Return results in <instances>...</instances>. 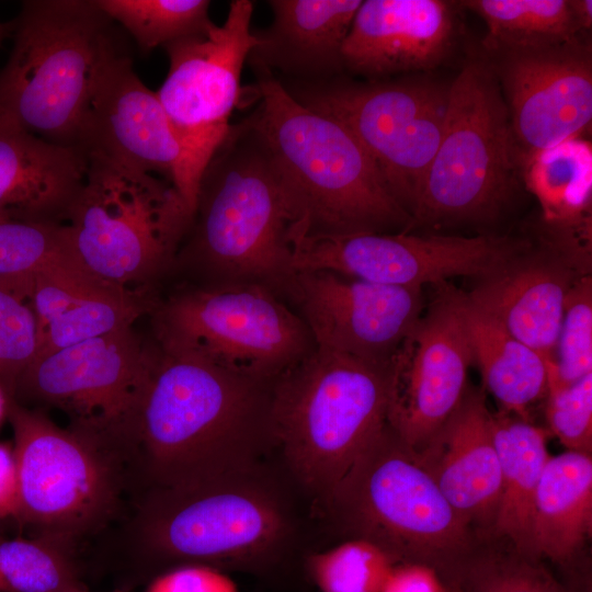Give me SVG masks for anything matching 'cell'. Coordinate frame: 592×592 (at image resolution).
I'll list each match as a JSON object with an SVG mask.
<instances>
[{"label": "cell", "mask_w": 592, "mask_h": 592, "mask_svg": "<svg viewBox=\"0 0 592 592\" xmlns=\"http://www.w3.org/2000/svg\"><path fill=\"white\" fill-rule=\"evenodd\" d=\"M158 348L133 434L156 480L182 488L253 466L272 440L275 380Z\"/></svg>", "instance_id": "cell-1"}, {"label": "cell", "mask_w": 592, "mask_h": 592, "mask_svg": "<svg viewBox=\"0 0 592 592\" xmlns=\"http://www.w3.org/2000/svg\"><path fill=\"white\" fill-rule=\"evenodd\" d=\"M258 103L246 117L265 143L288 194L300 237L387 232L412 226L373 160L340 121L298 102L263 68H253Z\"/></svg>", "instance_id": "cell-2"}, {"label": "cell", "mask_w": 592, "mask_h": 592, "mask_svg": "<svg viewBox=\"0 0 592 592\" xmlns=\"http://www.w3.org/2000/svg\"><path fill=\"white\" fill-rule=\"evenodd\" d=\"M294 225L278 169L243 118L230 125L203 172L193 219L172 266L201 277L196 287L255 283L281 292L293 274Z\"/></svg>", "instance_id": "cell-3"}, {"label": "cell", "mask_w": 592, "mask_h": 592, "mask_svg": "<svg viewBox=\"0 0 592 592\" xmlns=\"http://www.w3.org/2000/svg\"><path fill=\"white\" fill-rule=\"evenodd\" d=\"M389 364L315 348L274 383L271 437L326 502L389 424Z\"/></svg>", "instance_id": "cell-4"}, {"label": "cell", "mask_w": 592, "mask_h": 592, "mask_svg": "<svg viewBox=\"0 0 592 592\" xmlns=\"http://www.w3.org/2000/svg\"><path fill=\"white\" fill-rule=\"evenodd\" d=\"M95 0L24 1L0 72V122L78 147L101 73L119 50Z\"/></svg>", "instance_id": "cell-5"}, {"label": "cell", "mask_w": 592, "mask_h": 592, "mask_svg": "<svg viewBox=\"0 0 592 592\" xmlns=\"http://www.w3.org/2000/svg\"><path fill=\"white\" fill-rule=\"evenodd\" d=\"M83 182L62 225L70 251L94 276L153 293L172 267L193 215L167 180L87 155Z\"/></svg>", "instance_id": "cell-6"}, {"label": "cell", "mask_w": 592, "mask_h": 592, "mask_svg": "<svg viewBox=\"0 0 592 592\" xmlns=\"http://www.w3.org/2000/svg\"><path fill=\"white\" fill-rule=\"evenodd\" d=\"M328 503L355 538L376 544L396 563H425L447 579L476 549L473 528L389 424Z\"/></svg>", "instance_id": "cell-7"}, {"label": "cell", "mask_w": 592, "mask_h": 592, "mask_svg": "<svg viewBox=\"0 0 592 592\" xmlns=\"http://www.w3.org/2000/svg\"><path fill=\"white\" fill-rule=\"evenodd\" d=\"M520 172L499 82L485 57L474 58L449 83L442 136L411 212V229L498 218Z\"/></svg>", "instance_id": "cell-8"}, {"label": "cell", "mask_w": 592, "mask_h": 592, "mask_svg": "<svg viewBox=\"0 0 592 592\" xmlns=\"http://www.w3.org/2000/svg\"><path fill=\"white\" fill-rule=\"evenodd\" d=\"M163 490L145 530L157 561L270 574L285 560L287 509L254 466Z\"/></svg>", "instance_id": "cell-9"}, {"label": "cell", "mask_w": 592, "mask_h": 592, "mask_svg": "<svg viewBox=\"0 0 592 592\" xmlns=\"http://www.w3.org/2000/svg\"><path fill=\"white\" fill-rule=\"evenodd\" d=\"M151 314L160 348L264 380H276L316 348L301 318L261 284L192 286Z\"/></svg>", "instance_id": "cell-10"}, {"label": "cell", "mask_w": 592, "mask_h": 592, "mask_svg": "<svg viewBox=\"0 0 592 592\" xmlns=\"http://www.w3.org/2000/svg\"><path fill=\"white\" fill-rule=\"evenodd\" d=\"M285 88L305 106L353 133L411 217L440 144L449 84L425 78L354 82L335 77Z\"/></svg>", "instance_id": "cell-11"}, {"label": "cell", "mask_w": 592, "mask_h": 592, "mask_svg": "<svg viewBox=\"0 0 592 592\" xmlns=\"http://www.w3.org/2000/svg\"><path fill=\"white\" fill-rule=\"evenodd\" d=\"M159 353L133 327L34 358L10 398L56 407L96 444L133 437L140 402Z\"/></svg>", "instance_id": "cell-12"}, {"label": "cell", "mask_w": 592, "mask_h": 592, "mask_svg": "<svg viewBox=\"0 0 592 592\" xmlns=\"http://www.w3.org/2000/svg\"><path fill=\"white\" fill-rule=\"evenodd\" d=\"M532 244L512 236L408 231L301 237L293 244L292 272L327 270L376 284L422 287L456 276L480 280Z\"/></svg>", "instance_id": "cell-13"}, {"label": "cell", "mask_w": 592, "mask_h": 592, "mask_svg": "<svg viewBox=\"0 0 592 592\" xmlns=\"http://www.w3.org/2000/svg\"><path fill=\"white\" fill-rule=\"evenodd\" d=\"M78 147L132 169L159 173L194 215L203 172L213 155L172 123L121 52L105 65L86 112Z\"/></svg>", "instance_id": "cell-14"}, {"label": "cell", "mask_w": 592, "mask_h": 592, "mask_svg": "<svg viewBox=\"0 0 592 592\" xmlns=\"http://www.w3.org/2000/svg\"><path fill=\"white\" fill-rule=\"evenodd\" d=\"M19 474V520L70 534L109 506L112 485L95 442L8 398Z\"/></svg>", "instance_id": "cell-15"}, {"label": "cell", "mask_w": 592, "mask_h": 592, "mask_svg": "<svg viewBox=\"0 0 592 592\" xmlns=\"http://www.w3.org/2000/svg\"><path fill=\"white\" fill-rule=\"evenodd\" d=\"M434 286V296L389 364L388 423L414 451L459 406L474 364L464 292L447 281Z\"/></svg>", "instance_id": "cell-16"}, {"label": "cell", "mask_w": 592, "mask_h": 592, "mask_svg": "<svg viewBox=\"0 0 592 592\" xmlns=\"http://www.w3.org/2000/svg\"><path fill=\"white\" fill-rule=\"evenodd\" d=\"M515 141L525 158L581 136L592 121V49L587 36L546 46L486 50Z\"/></svg>", "instance_id": "cell-17"}, {"label": "cell", "mask_w": 592, "mask_h": 592, "mask_svg": "<svg viewBox=\"0 0 592 592\" xmlns=\"http://www.w3.org/2000/svg\"><path fill=\"white\" fill-rule=\"evenodd\" d=\"M284 292L316 348L389 364L421 317L422 287L371 283L332 271L293 272Z\"/></svg>", "instance_id": "cell-18"}, {"label": "cell", "mask_w": 592, "mask_h": 592, "mask_svg": "<svg viewBox=\"0 0 592 592\" xmlns=\"http://www.w3.org/2000/svg\"><path fill=\"white\" fill-rule=\"evenodd\" d=\"M253 8L252 1L234 0L221 26L163 46L169 71L156 94L178 129L210 155L228 134L243 64L259 44Z\"/></svg>", "instance_id": "cell-19"}, {"label": "cell", "mask_w": 592, "mask_h": 592, "mask_svg": "<svg viewBox=\"0 0 592 592\" xmlns=\"http://www.w3.org/2000/svg\"><path fill=\"white\" fill-rule=\"evenodd\" d=\"M590 274L572 253L542 231L501 269L476 281L467 295L497 318L519 341L555 362L566 296L573 282Z\"/></svg>", "instance_id": "cell-20"}, {"label": "cell", "mask_w": 592, "mask_h": 592, "mask_svg": "<svg viewBox=\"0 0 592 592\" xmlns=\"http://www.w3.org/2000/svg\"><path fill=\"white\" fill-rule=\"evenodd\" d=\"M456 3L362 1L342 47L344 70L380 80L439 66L456 39Z\"/></svg>", "instance_id": "cell-21"}, {"label": "cell", "mask_w": 592, "mask_h": 592, "mask_svg": "<svg viewBox=\"0 0 592 592\" xmlns=\"http://www.w3.org/2000/svg\"><path fill=\"white\" fill-rule=\"evenodd\" d=\"M414 452L459 516L471 528L492 532L500 463L493 418L482 391L468 386L456 410Z\"/></svg>", "instance_id": "cell-22"}, {"label": "cell", "mask_w": 592, "mask_h": 592, "mask_svg": "<svg viewBox=\"0 0 592 592\" xmlns=\"http://www.w3.org/2000/svg\"><path fill=\"white\" fill-rule=\"evenodd\" d=\"M270 26L254 32L252 68L280 71L295 82H318L343 70L342 47L362 0H271Z\"/></svg>", "instance_id": "cell-23"}, {"label": "cell", "mask_w": 592, "mask_h": 592, "mask_svg": "<svg viewBox=\"0 0 592 592\" xmlns=\"http://www.w3.org/2000/svg\"><path fill=\"white\" fill-rule=\"evenodd\" d=\"M79 147L0 122V220L62 224L87 170Z\"/></svg>", "instance_id": "cell-24"}, {"label": "cell", "mask_w": 592, "mask_h": 592, "mask_svg": "<svg viewBox=\"0 0 592 592\" xmlns=\"http://www.w3.org/2000/svg\"><path fill=\"white\" fill-rule=\"evenodd\" d=\"M592 530V456L566 451L549 457L533 504L532 554L563 565Z\"/></svg>", "instance_id": "cell-25"}, {"label": "cell", "mask_w": 592, "mask_h": 592, "mask_svg": "<svg viewBox=\"0 0 592 592\" xmlns=\"http://www.w3.org/2000/svg\"><path fill=\"white\" fill-rule=\"evenodd\" d=\"M473 362L500 411L532 421L531 409L547 394V361L514 338L491 314L463 294Z\"/></svg>", "instance_id": "cell-26"}, {"label": "cell", "mask_w": 592, "mask_h": 592, "mask_svg": "<svg viewBox=\"0 0 592 592\" xmlns=\"http://www.w3.org/2000/svg\"><path fill=\"white\" fill-rule=\"evenodd\" d=\"M500 463V497L492 533L516 553L533 558L532 514L535 493L550 457L547 429L499 411L492 413ZM534 559V558H533Z\"/></svg>", "instance_id": "cell-27"}, {"label": "cell", "mask_w": 592, "mask_h": 592, "mask_svg": "<svg viewBox=\"0 0 592 592\" xmlns=\"http://www.w3.org/2000/svg\"><path fill=\"white\" fill-rule=\"evenodd\" d=\"M526 187L537 197L543 223L591 225L592 151L581 136L538 151L520 162Z\"/></svg>", "instance_id": "cell-28"}, {"label": "cell", "mask_w": 592, "mask_h": 592, "mask_svg": "<svg viewBox=\"0 0 592 592\" xmlns=\"http://www.w3.org/2000/svg\"><path fill=\"white\" fill-rule=\"evenodd\" d=\"M487 25L485 50L537 47L587 36L570 0H466L458 2Z\"/></svg>", "instance_id": "cell-29"}, {"label": "cell", "mask_w": 592, "mask_h": 592, "mask_svg": "<svg viewBox=\"0 0 592 592\" xmlns=\"http://www.w3.org/2000/svg\"><path fill=\"white\" fill-rule=\"evenodd\" d=\"M157 304L153 293L118 286L91 295L39 332L34 358L133 327L143 315L152 312Z\"/></svg>", "instance_id": "cell-30"}, {"label": "cell", "mask_w": 592, "mask_h": 592, "mask_svg": "<svg viewBox=\"0 0 592 592\" xmlns=\"http://www.w3.org/2000/svg\"><path fill=\"white\" fill-rule=\"evenodd\" d=\"M112 20L121 23L138 47L158 46L206 33L213 25L206 0H95Z\"/></svg>", "instance_id": "cell-31"}, {"label": "cell", "mask_w": 592, "mask_h": 592, "mask_svg": "<svg viewBox=\"0 0 592 592\" xmlns=\"http://www.w3.org/2000/svg\"><path fill=\"white\" fill-rule=\"evenodd\" d=\"M454 592H573L540 563L508 549H475L446 579Z\"/></svg>", "instance_id": "cell-32"}, {"label": "cell", "mask_w": 592, "mask_h": 592, "mask_svg": "<svg viewBox=\"0 0 592 592\" xmlns=\"http://www.w3.org/2000/svg\"><path fill=\"white\" fill-rule=\"evenodd\" d=\"M83 588L65 548L47 538L0 537V592H69Z\"/></svg>", "instance_id": "cell-33"}, {"label": "cell", "mask_w": 592, "mask_h": 592, "mask_svg": "<svg viewBox=\"0 0 592 592\" xmlns=\"http://www.w3.org/2000/svg\"><path fill=\"white\" fill-rule=\"evenodd\" d=\"M395 563L376 544L353 537L309 555L305 569L321 592H380Z\"/></svg>", "instance_id": "cell-34"}, {"label": "cell", "mask_w": 592, "mask_h": 592, "mask_svg": "<svg viewBox=\"0 0 592 592\" xmlns=\"http://www.w3.org/2000/svg\"><path fill=\"white\" fill-rule=\"evenodd\" d=\"M33 283L34 275L0 277V379L8 398L37 349Z\"/></svg>", "instance_id": "cell-35"}, {"label": "cell", "mask_w": 592, "mask_h": 592, "mask_svg": "<svg viewBox=\"0 0 592 592\" xmlns=\"http://www.w3.org/2000/svg\"><path fill=\"white\" fill-rule=\"evenodd\" d=\"M69 263L79 264L62 224L0 220V277L33 276Z\"/></svg>", "instance_id": "cell-36"}, {"label": "cell", "mask_w": 592, "mask_h": 592, "mask_svg": "<svg viewBox=\"0 0 592 592\" xmlns=\"http://www.w3.org/2000/svg\"><path fill=\"white\" fill-rule=\"evenodd\" d=\"M548 382L570 385L592 373V278L579 276L565 300L555 362H547Z\"/></svg>", "instance_id": "cell-37"}, {"label": "cell", "mask_w": 592, "mask_h": 592, "mask_svg": "<svg viewBox=\"0 0 592 592\" xmlns=\"http://www.w3.org/2000/svg\"><path fill=\"white\" fill-rule=\"evenodd\" d=\"M545 415L549 434L567 451L592 454V373L570 385L547 384Z\"/></svg>", "instance_id": "cell-38"}, {"label": "cell", "mask_w": 592, "mask_h": 592, "mask_svg": "<svg viewBox=\"0 0 592 592\" xmlns=\"http://www.w3.org/2000/svg\"><path fill=\"white\" fill-rule=\"evenodd\" d=\"M146 592H238L221 570L201 565L174 567L157 574Z\"/></svg>", "instance_id": "cell-39"}, {"label": "cell", "mask_w": 592, "mask_h": 592, "mask_svg": "<svg viewBox=\"0 0 592 592\" xmlns=\"http://www.w3.org/2000/svg\"><path fill=\"white\" fill-rule=\"evenodd\" d=\"M380 592H454L433 567L421 562L395 563Z\"/></svg>", "instance_id": "cell-40"}, {"label": "cell", "mask_w": 592, "mask_h": 592, "mask_svg": "<svg viewBox=\"0 0 592 592\" xmlns=\"http://www.w3.org/2000/svg\"><path fill=\"white\" fill-rule=\"evenodd\" d=\"M19 474L13 444L0 442V520L19 519Z\"/></svg>", "instance_id": "cell-41"}, {"label": "cell", "mask_w": 592, "mask_h": 592, "mask_svg": "<svg viewBox=\"0 0 592 592\" xmlns=\"http://www.w3.org/2000/svg\"><path fill=\"white\" fill-rule=\"evenodd\" d=\"M574 18L585 33H590L592 26V1L570 0Z\"/></svg>", "instance_id": "cell-42"}, {"label": "cell", "mask_w": 592, "mask_h": 592, "mask_svg": "<svg viewBox=\"0 0 592 592\" xmlns=\"http://www.w3.org/2000/svg\"><path fill=\"white\" fill-rule=\"evenodd\" d=\"M7 408H8V396L3 389L1 379H0V424L4 417H7Z\"/></svg>", "instance_id": "cell-43"}, {"label": "cell", "mask_w": 592, "mask_h": 592, "mask_svg": "<svg viewBox=\"0 0 592 592\" xmlns=\"http://www.w3.org/2000/svg\"><path fill=\"white\" fill-rule=\"evenodd\" d=\"M69 592H89V591H87L84 588H80V589L69 591ZM110 592H129V591L127 589H117V590L110 591Z\"/></svg>", "instance_id": "cell-44"}, {"label": "cell", "mask_w": 592, "mask_h": 592, "mask_svg": "<svg viewBox=\"0 0 592 592\" xmlns=\"http://www.w3.org/2000/svg\"><path fill=\"white\" fill-rule=\"evenodd\" d=\"M7 31V25L0 23V39Z\"/></svg>", "instance_id": "cell-45"}]
</instances>
